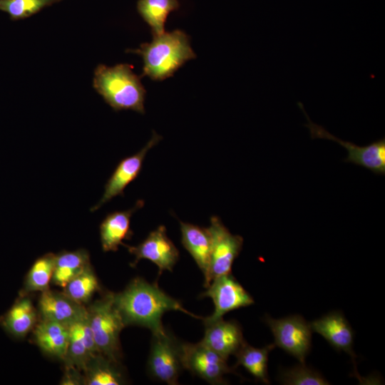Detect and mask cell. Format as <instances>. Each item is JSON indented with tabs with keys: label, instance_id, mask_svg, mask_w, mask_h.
I'll use <instances>...</instances> for the list:
<instances>
[{
	"label": "cell",
	"instance_id": "8992f818",
	"mask_svg": "<svg viewBox=\"0 0 385 385\" xmlns=\"http://www.w3.org/2000/svg\"><path fill=\"white\" fill-rule=\"evenodd\" d=\"M297 104L306 116L307 123L304 126L309 129L312 139L320 138L334 141L347 150L348 155L344 160V162L367 168L376 175H385L384 137L364 146L343 140L330 133L323 126L312 122L306 113L303 104L300 102Z\"/></svg>",
	"mask_w": 385,
	"mask_h": 385
},
{
	"label": "cell",
	"instance_id": "4fadbf2b",
	"mask_svg": "<svg viewBox=\"0 0 385 385\" xmlns=\"http://www.w3.org/2000/svg\"><path fill=\"white\" fill-rule=\"evenodd\" d=\"M204 324L205 331L200 342L226 360L235 355L245 342L242 327L235 320L225 321L221 318Z\"/></svg>",
	"mask_w": 385,
	"mask_h": 385
},
{
	"label": "cell",
	"instance_id": "d6986e66",
	"mask_svg": "<svg viewBox=\"0 0 385 385\" xmlns=\"http://www.w3.org/2000/svg\"><path fill=\"white\" fill-rule=\"evenodd\" d=\"M34 336L36 344L44 353L64 359L69 337L68 327L63 324L42 319L35 325Z\"/></svg>",
	"mask_w": 385,
	"mask_h": 385
},
{
	"label": "cell",
	"instance_id": "5bb4252c",
	"mask_svg": "<svg viewBox=\"0 0 385 385\" xmlns=\"http://www.w3.org/2000/svg\"><path fill=\"white\" fill-rule=\"evenodd\" d=\"M38 309L42 319L56 322L68 327L88 316V310L83 304L74 301L63 292L49 289L41 292Z\"/></svg>",
	"mask_w": 385,
	"mask_h": 385
},
{
	"label": "cell",
	"instance_id": "2e32d148",
	"mask_svg": "<svg viewBox=\"0 0 385 385\" xmlns=\"http://www.w3.org/2000/svg\"><path fill=\"white\" fill-rule=\"evenodd\" d=\"M69 337L63 359L66 366L84 369L88 361L99 353L89 325L88 316L68 326Z\"/></svg>",
	"mask_w": 385,
	"mask_h": 385
},
{
	"label": "cell",
	"instance_id": "44dd1931",
	"mask_svg": "<svg viewBox=\"0 0 385 385\" xmlns=\"http://www.w3.org/2000/svg\"><path fill=\"white\" fill-rule=\"evenodd\" d=\"M274 347V344H271L262 348H255L245 342L235 354L237 361L234 367L242 366L257 380L270 384L267 372L268 356Z\"/></svg>",
	"mask_w": 385,
	"mask_h": 385
},
{
	"label": "cell",
	"instance_id": "5b68a950",
	"mask_svg": "<svg viewBox=\"0 0 385 385\" xmlns=\"http://www.w3.org/2000/svg\"><path fill=\"white\" fill-rule=\"evenodd\" d=\"M184 369L182 360V342L168 330L153 334L148 361L150 376L163 383L178 384V379Z\"/></svg>",
	"mask_w": 385,
	"mask_h": 385
},
{
	"label": "cell",
	"instance_id": "8fae6325",
	"mask_svg": "<svg viewBox=\"0 0 385 385\" xmlns=\"http://www.w3.org/2000/svg\"><path fill=\"white\" fill-rule=\"evenodd\" d=\"M125 246L135 256L131 267H135L140 260L147 259L158 266L159 274L165 270L172 271L179 259V251L168 238L164 225H160L150 232L137 246Z\"/></svg>",
	"mask_w": 385,
	"mask_h": 385
},
{
	"label": "cell",
	"instance_id": "7402d4cb",
	"mask_svg": "<svg viewBox=\"0 0 385 385\" xmlns=\"http://www.w3.org/2000/svg\"><path fill=\"white\" fill-rule=\"evenodd\" d=\"M89 264V254L84 249L72 252L63 251L56 255L51 281L56 285L63 288Z\"/></svg>",
	"mask_w": 385,
	"mask_h": 385
},
{
	"label": "cell",
	"instance_id": "ffe728a7",
	"mask_svg": "<svg viewBox=\"0 0 385 385\" xmlns=\"http://www.w3.org/2000/svg\"><path fill=\"white\" fill-rule=\"evenodd\" d=\"M117 362L101 353L94 355L86 364L83 371L84 384L87 385H120L125 383L123 372Z\"/></svg>",
	"mask_w": 385,
	"mask_h": 385
},
{
	"label": "cell",
	"instance_id": "e0dca14e",
	"mask_svg": "<svg viewBox=\"0 0 385 385\" xmlns=\"http://www.w3.org/2000/svg\"><path fill=\"white\" fill-rule=\"evenodd\" d=\"M181 242L190 254L204 276V287L211 283V237L208 228L180 222Z\"/></svg>",
	"mask_w": 385,
	"mask_h": 385
},
{
	"label": "cell",
	"instance_id": "7a4b0ae2",
	"mask_svg": "<svg viewBox=\"0 0 385 385\" xmlns=\"http://www.w3.org/2000/svg\"><path fill=\"white\" fill-rule=\"evenodd\" d=\"M127 51L142 57V76H146L154 81L173 76L187 61L196 57L188 36L179 29L153 36L151 42L142 43L140 48Z\"/></svg>",
	"mask_w": 385,
	"mask_h": 385
},
{
	"label": "cell",
	"instance_id": "484cf974",
	"mask_svg": "<svg viewBox=\"0 0 385 385\" xmlns=\"http://www.w3.org/2000/svg\"><path fill=\"white\" fill-rule=\"evenodd\" d=\"M56 255L47 253L38 258L29 270L25 281V292H43L49 289L54 270Z\"/></svg>",
	"mask_w": 385,
	"mask_h": 385
},
{
	"label": "cell",
	"instance_id": "cb8c5ba5",
	"mask_svg": "<svg viewBox=\"0 0 385 385\" xmlns=\"http://www.w3.org/2000/svg\"><path fill=\"white\" fill-rule=\"evenodd\" d=\"M36 312L32 302L26 297L16 302L8 312L4 325L16 337H24L36 325Z\"/></svg>",
	"mask_w": 385,
	"mask_h": 385
},
{
	"label": "cell",
	"instance_id": "3957f363",
	"mask_svg": "<svg viewBox=\"0 0 385 385\" xmlns=\"http://www.w3.org/2000/svg\"><path fill=\"white\" fill-rule=\"evenodd\" d=\"M93 88L115 111L133 110L144 113L145 90L132 65H98L95 71Z\"/></svg>",
	"mask_w": 385,
	"mask_h": 385
},
{
	"label": "cell",
	"instance_id": "9a60e30c",
	"mask_svg": "<svg viewBox=\"0 0 385 385\" xmlns=\"http://www.w3.org/2000/svg\"><path fill=\"white\" fill-rule=\"evenodd\" d=\"M310 325L312 332L322 336L336 350L350 355L354 361L356 356L353 350L354 331L341 312H331Z\"/></svg>",
	"mask_w": 385,
	"mask_h": 385
},
{
	"label": "cell",
	"instance_id": "ac0fdd59",
	"mask_svg": "<svg viewBox=\"0 0 385 385\" xmlns=\"http://www.w3.org/2000/svg\"><path fill=\"white\" fill-rule=\"evenodd\" d=\"M144 202L138 200L135 206L123 211H115L104 218L100 225V237L104 252H115L120 245H124L123 240H129L133 235L130 230V217L137 210L143 207Z\"/></svg>",
	"mask_w": 385,
	"mask_h": 385
},
{
	"label": "cell",
	"instance_id": "6da1fadb",
	"mask_svg": "<svg viewBox=\"0 0 385 385\" xmlns=\"http://www.w3.org/2000/svg\"><path fill=\"white\" fill-rule=\"evenodd\" d=\"M113 299L126 326L143 327L153 334L165 332L162 317L168 311L178 310L201 318L186 310L179 301L168 295L156 284L140 277L133 279L123 292L113 293Z\"/></svg>",
	"mask_w": 385,
	"mask_h": 385
},
{
	"label": "cell",
	"instance_id": "30bf717a",
	"mask_svg": "<svg viewBox=\"0 0 385 385\" xmlns=\"http://www.w3.org/2000/svg\"><path fill=\"white\" fill-rule=\"evenodd\" d=\"M208 230L211 237L210 278L232 273V267L243 245V238L232 234L217 216L210 218Z\"/></svg>",
	"mask_w": 385,
	"mask_h": 385
},
{
	"label": "cell",
	"instance_id": "ba28073f",
	"mask_svg": "<svg viewBox=\"0 0 385 385\" xmlns=\"http://www.w3.org/2000/svg\"><path fill=\"white\" fill-rule=\"evenodd\" d=\"M182 360L187 369L211 384H224L225 375L235 373V367H230L227 360L205 346L182 342Z\"/></svg>",
	"mask_w": 385,
	"mask_h": 385
},
{
	"label": "cell",
	"instance_id": "277c9868",
	"mask_svg": "<svg viewBox=\"0 0 385 385\" xmlns=\"http://www.w3.org/2000/svg\"><path fill=\"white\" fill-rule=\"evenodd\" d=\"M87 310L89 325L99 353L118 363L121 357L120 334L126 325L115 305L113 293H106Z\"/></svg>",
	"mask_w": 385,
	"mask_h": 385
},
{
	"label": "cell",
	"instance_id": "9c48e42d",
	"mask_svg": "<svg viewBox=\"0 0 385 385\" xmlns=\"http://www.w3.org/2000/svg\"><path fill=\"white\" fill-rule=\"evenodd\" d=\"M201 297L212 299L215 310L203 322H210L223 318L230 311L254 304L252 297L244 289L232 273L214 278Z\"/></svg>",
	"mask_w": 385,
	"mask_h": 385
},
{
	"label": "cell",
	"instance_id": "603a6c76",
	"mask_svg": "<svg viewBox=\"0 0 385 385\" xmlns=\"http://www.w3.org/2000/svg\"><path fill=\"white\" fill-rule=\"evenodd\" d=\"M178 0H138L137 9L149 25L153 36L165 32V25L168 15L179 8Z\"/></svg>",
	"mask_w": 385,
	"mask_h": 385
},
{
	"label": "cell",
	"instance_id": "d4e9b609",
	"mask_svg": "<svg viewBox=\"0 0 385 385\" xmlns=\"http://www.w3.org/2000/svg\"><path fill=\"white\" fill-rule=\"evenodd\" d=\"M100 289L98 279L89 264L63 287V293L74 301L85 304Z\"/></svg>",
	"mask_w": 385,
	"mask_h": 385
},
{
	"label": "cell",
	"instance_id": "83f0119b",
	"mask_svg": "<svg viewBox=\"0 0 385 385\" xmlns=\"http://www.w3.org/2000/svg\"><path fill=\"white\" fill-rule=\"evenodd\" d=\"M279 381L285 385H327L329 383L319 372L304 364L281 371Z\"/></svg>",
	"mask_w": 385,
	"mask_h": 385
},
{
	"label": "cell",
	"instance_id": "52a82bcc",
	"mask_svg": "<svg viewBox=\"0 0 385 385\" xmlns=\"http://www.w3.org/2000/svg\"><path fill=\"white\" fill-rule=\"evenodd\" d=\"M265 322L273 334L274 345L304 364L312 346L310 323L298 314L281 319H273L267 315Z\"/></svg>",
	"mask_w": 385,
	"mask_h": 385
},
{
	"label": "cell",
	"instance_id": "4316f807",
	"mask_svg": "<svg viewBox=\"0 0 385 385\" xmlns=\"http://www.w3.org/2000/svg\"><path fill=\"white\" fill-rule=\"evenodd\" d=\"M60 0H0V11L9 14L14 21L28 18Z\"/></svg>",
	"mask_w": 385,
	"mask_h": 385
},
{
	"label": "cell",
	"instance_id": "f1b7e54d",
	"mask_svg": "<svg viewBox=\"0 0 385 385\" xmlns=\"http://www.w3.org/2000/svg\"><path fill=\"white\" fill-rule=\"evenodd\" d=\"M79 369L70 366H66L65 375L61 381V384L75 385L84 384V376L80 375Z\"/></svg>",
	"mask_w": 385,
	"mask_h": 385
},
{
	"label": "cell",
	"instance_id": "7c38bea8",
	"mask_svg": "<svg viewBox=\"0 0 385 385\" xmlns=\"http://www.w3.org/2000/svg\"><path fill=\"white\" fill-rule=\"evenodd\" d=\"M162 138L153 132L148 143L137 153L123 159L117 165L105 185V190L101 200L91 208L94 212L103 205L118 195H123L125 188L140 174L143 163L148 150L155 145Z\"/></svg>",
	"mask_w": 385,
	"mask_h": 385
}]
</instances>
